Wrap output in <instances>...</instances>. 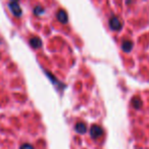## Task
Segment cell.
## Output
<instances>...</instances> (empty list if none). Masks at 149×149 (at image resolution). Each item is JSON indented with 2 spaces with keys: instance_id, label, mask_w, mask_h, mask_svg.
I'll use <instances>...</instances> for the list:
<instances>
[{
  "instance_id": "cell-9",
  "label": "cell",
  "mask_w": 149,
  "mask_h": 149,
  "mask_svg": "<svg viewBox=\"0 0 149 149\" xmlns=\"http://www.w3.org/2000/svg\"><path fill=\"white\" fill-rule=\"evenodd\" d=\"M44 13V8L42 6H36L35 8H34V13H35L36 15H42V13Z\"/></svg>"
},
{
  "instance_id": "cell-10",
  "label": "cell",
  "mask_w": 149,
  "mask_h": 149,
  "mask_svg": "<svg viewBox=\"0 0 149 149\" xmlns=\"http://www.w3.org/2000/svg\"><path fill=\"white\" fill-rule=\"evenodd\" d=\"M19 149H34V147L31 144H29V143H25V144L22 145Z\"/></svg>"
},
{
  "instance_id": "cell-1",
  "label": "cell",
  "mask_w": 149,
  "mask_h": 149,
  "mask_svg": "<svg viewBox=\"0 0 149 149\" xmlns=\"http://www.w3.org/2000/svg\"><path fill=\"white\" fill-rule=\"evenodd\" d=\"M8 6H9L10 11L13 13V15H15V17H22V13H23V11H22L21 6H19V3L15 2V1H11V2L8 4Z\"/></svg>"
},
{
  "instance_id": "cell-3",
  "label": "cell",
  "mask_w": 149,
  "mask_h": 149,
  "mask_svg": "<svg viewBox=\"0 0 149 149\" xmlns=\"http://www.w3.org/2000/svg\"><path fill=\"white\" fill-rule=\"evenodd\" d=\"M109 27L113 31H120L122 29V23H120V19L116 17H112L109 19Z\"/></svg>"
},
{
  "instance_id": "cell-11",
  "label": "cell",
  "mask_w": 149,
  "mask_h": 149,
  "mask_svg": "<svg viewBox=\"0 0 149 149\" xmlns=\"http://www.w3.org/2000/svg\"><path fill=\"white\" fill-rule=\"evenodd\" d=\"M11 1H15V2H17V1H19V0H11Z\"/></svg>"
},
{
  "instance_id": "cell-4",
  "label": "cell",
  "mask_w": 149,
  "mask_h": 149,
  "mask_svg": "<svg viewBox=\"0 0 149 149\" xmlns=\"http://www.w3.org/2000/svg\"><path fill=\"white\" fill-rule=\"evenodd\" d=\"M56 17H57V19L60 22V23L62 24H66L68 23V13H66V11H64L63 9H59V10L57 11V15H56Z\"/></svg>"
},
{
  "instance_id": "cell-8",
  "label": "cell",
  "mask_w": 149,
  "mask_h": 149,
  "mask_svg": "<svg viewBox=\"0 0 149 149\" xmlns=\"http://www.w3.org/2000/svg\"><path fill=\"white\" fill-rule=\"evenodd\" d=\"M132 105L134 106L136 109H139V108L142 106V101H141V99H139L138 97H135L132 99Z\"/></svg>"
},
{
  "instance_id": "cell-2",
  "label": "cell",
  "mask_w": 149,
  "mask_h": 149,
  "mask_svg": "<svg viewBox=\"0 0 149 149\" xmlns=\"http://www.w3.org/2000/svg\"><path fill=\"white\" fill-rule=\"evenodd\" d=\"M90 135H91V137L93 139H98L99 137H101L103 135V129L100 126L94 125L90 129Z\"/></svg>"
},
{
  "instance_id": "cell-5",
  "label": "cell",
  "mask_w": 149,
  "mask_h": 149,
  "mask_svg": "<svg viewBox=\"0 0 149 149\" xmlns=\"http://www.w3.org/2000/svg\"><path fill=\"white\" fill-rule=\"evenodd\" d=\"M30 45L32 46L33 48H35V49H37V48H39L40 46L42 45V41H41V39L40 38H38V37H32L31 39H30Z\"/></svg>"
},
{
  "instance_id": "cell-6",
  "label": "cell",
  "mask_w": 149,
  "mask_h": 149,
  "mask_svg": "<svg viewBox=\"0 0 149 149\" xmlns=\"http://www.w3.org/2000/svg\"><path fill=\"white\" fill-rule=\"evenodd\" d=\"M74 129H76L77 133H79V134H85L87 132V126L84 123H78L76 125V127H74Z\"/></svg>"
},
{
  "instance_id": "cell-7",
  "label": "cell",
  "mask_w": 149,
  "mask_h": 149,
  "mask_svg": "<svg viewBox=\"0 0 149 149\" xmlns=\"http://www.w3.org/2000/svg\"><path fill=\"white\" fill-rule=\"evenodd\" d=\"M122 48H123V50H124L125 52H130L131 50H132V48H133L132 41H130V40H125V41L123 42V44H122Z\"/></svg>"
}]
</instances>
